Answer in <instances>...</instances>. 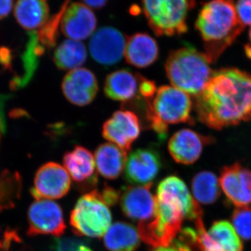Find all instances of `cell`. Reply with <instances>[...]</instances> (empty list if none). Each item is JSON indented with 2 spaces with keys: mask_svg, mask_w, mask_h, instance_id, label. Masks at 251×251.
Masks as SVG:
<instances>
[{
  "mask_svg": "<svg viewBox=\"0 0 251 251\" xmlns=\"http://www.w3.org/2000/svg\"><path fill=\"white\" fill-rule=\"evenodd\" d=\"M198 120L214 129L251 119V74L233 68L213 72L204 90L195 97Z\"/></svg>",
  "mask_w": 251,
  "mask_h": 251,
  "instance_id": "obj_1",
  "label": "cell"
},
{
  "mask_svg": "<svg viewBox=\"0 0 251 251\" xmlns=\"http://www.w3.org/2000/svg\"><path fill=\"white\" fill-rule=\"evenodd\" d=\"M196 27L204 41V53L211 63H214L244 27L238 18L233 1L218 0L202 6Z\"/></svg>",
  "mask_w": 251,
  "mask_h": 251,
  "instance_id": "obj_2",
  "label": "cell"
},
{
  "mask_svg": "<svg viewBox=\"0 0 251 251\" xmlns=\"http://www.w3.org/2000/svg\"><path fill=\"white\" fill-rule=\"evenodd\" d=\"M210 64L204 52L186 46L172 51L165 68L173 87L196 97L212 75Z\"/></svg>",
  "mask_w": 251,
  "mask_h": 251,
  "instance_id": "obj_3",
  "label": "cell"
},
{
  "mask_svg": "<svg viewBox=\"0 0 251 251\" xmlns=\"http://www.w3.org/2000/svg\"><path fill=\"white\" fill-rule=\"evenodd\" d=\"M146 102L147 118L151 128L162 140L166 138L168 125L191 121L193 107L191 97L173 86L160 87L153 100Z\"/></svg>",
  "mask_w": 251,
  "mask_h": 251,
  "instance_id": "obj_4",
  "label": "cell"
},
{
  "mask_svg": "<svg viewBox=\"0 0 251 251\" xmlns=\"http://www.w3.org/2000/svg\"><path fill=\"white\" fill-rule=\"evenodd\" d=\"M175 247L179 251H243L240 237L230 223L216 221L206 231L202 217L196 220V229L181 231Z\"/></svg>",
  "mask_w": 251,
  "mask_h": 251,
  "instance_id": "obj_5",
  "label": "cell"
},
{
  "mask_svg": "<svg viewBox=\"0 0 251 251\" xmlns=\"http://www.w3.org/2000/svg\"><path fill=\"white\" fill-rule=\"evenodd\" d=\"M111 222L109 206L97 189L79 198L70 216L74 233L84 237H103L111 226Z\"/></svg>",
  "mask_w": 251,
  "mask_h": 251,
  "instance_id": "obj_6",
  "label": "cell"
},
{
  "mask_svg": "<svg viewBox=\"0 0 251 251\" xmlns=\"http://www.w3.org/2000/svg\"><path fill=\"white\" fill-rule=\"evenodd\" d=\"M196 2L186 0L143 1L149 25L157 36L181 35L188 30L186 18Z\"/></svg>",
  "mask_w": 251,
  "mask_h": 251,
  "instance_id": "obj_7",
  "label": "cell"
},
{
  "mask_svg": "<svg viewBox=\"0 0 251 251\" xmlns=\"http://www.w3.org/2000/svg\"><path fill=\"white\" fill-rule=\"evenodd\" d=\"M27 235L49 234L60 237L66 225L61 206L50 200H36L28 209Z\"/></svg>",
  "mask_w": 251,
  "mask_h": 251,
  "instance_id": "obj_8",
  "label": "cell"
},
{
  "mask_svg": "<svg viewBox=\"0 0 251 251\" xmlns=\"http://www.w3.org/2000/svg\"><path fill=\"white\" fill-rule=\"evenodd\" d=\"M71 178L64 167L49 162L39 168L34 176L31 193L36 200L59 199L70 190Z\"/></svg>",
  "mask_w": 251,
  "mask_h": 251,
  "instance_id": "obj_9",
  "label": "cell"
},
{
  "mask_svg": "<svg viewBox=\"0 0 251 251\" xmlns=\"http://www.w3.org/2000/svg\"><path fill=\"white\" fill-rule=\"evenodd\" d=\"M126 43L125 35L115 28H100L91 37L89 48L92 58L103 66H111L121 61Z\"/></svg>",
  "mask_w": 251,
  "mask_h": 251,
  "instance_id": "obj_10",
  "label": "cell"
},
{
  "mask_svg": "<svg viewBox=\"0 0 251 251\" xmlns=\"http://www.w3.org/2000/svg\"><path fill=\"white\" fill-rule=\"evenodd\" d=\"M140 130V121L134 112L117 110L104 123L102 135L110 143L127 152L131 148L132 144L138 139Z\"/></svg>",
  "mask_w": 251,
  "mask_h": 251,
  "instance_id": "obj_11",
  "label": "cell"
},
{
  "mask_svg": "<svg viewBox=\"0 0 251 251\" xmlns=\"http://www.w3.org/2000/svg\"><path fill=\"white\" fill-rule=\"evenodd\" d=\"M156 198L171 203L184 213L186 219L196 220L202 217V209L188 191L186 184L176 176H170L158 185Z\"/></svg>",
  "mask_w": 251,
  "mask_h": 251,
  "instance_id": "obj_12",
  "label": "cell"
},
{
  "mask_svg": "<svg viewBox=\"0 0 251 251\" xmlns=\"http://www.w3.org/2000/svg\"><path fill=\"white\" fill-rule=\"evenodd\" d=\"M161 168L159 153L151 149H140L130 153L127 158L125 179L135 186L152 184Z\"/></svg>",
  "mask_w": 251,
  "mask_h": 251,
  "instance_id": "obj_13",
  "label": "cell"
},
{
  "mask_svg": "<svg viewBox=\"0 0 251 251\" xmlns=\"http://www.w3.org/2000/svg\"><path fill=\"white\" fill-rule=\"evenodd\" d=\"M151 184L148 186H128L124 190L120 204L124 214L138 224L153 219L156 212V196L150 191Z\"/></svg>",
  "mask_w": 251,
  "mask_h": 251,
  "instance_id": "obj_14",
  "label": "cell"
},
{
  "mask_svg": "<svg viewBox=\"0 0 251 251\" xmlns=\"http://www.w3.org/2000/svg\"><path fill=\"white\" fill-rule=\"evenodd\" d=\"M219 184L226 197L237 207L251 206V170L237 163L224 167Z\"/></svg>",
  "mask_w": 251,
  "mask_h": 251,
  "instance_id": "obj_15",
  "label": "cell"
},
{
  "mask_svg": "<svg viewBox=\"0 0 251 251\" xmlns=\"http://www.w3.org/2000/svg\"><path fill=\"white\" fill-rule=\"evenodd\" d=\"M63 94L71 103L85 106L93 101L99 90L95 75L85 68L70 71L62 81Z\"/></svg>",
  "mask_w": 251,
  "mask_h": 251,
  "instance_id": "obj_16",
  "label": "cell"
},
{
  "mask_svg": "<svg viewBox=\"0 0 251 251\" xmlns=\"http://www.w3.org/2000/svg\"><path fill=\"white\" fill-rule=\"evenodd\" d=\"M93 11L83 3L68 5L61 20V30L69 39L82 41L90 37L97 27Z\"/></svg>",
  "mask_w": 251,
  "mask_h": 251,
  "instance_id": "obj_17",
  "label": "cell"
},
{
  "mask_svg": "<svg viewBox=\"0 0 251 251\" xmlns=\"http://www.w3.org/2000/svg\"><path fill=\"white\" fill-rule=\"evenodd\" d=\"M211 141V138L185 128L171 137L168 143V150L176 163L192 164L200 158L204 147Z\"/></svg>",
  "mask_w": 251,
  "mask_h": 251,
  "instance_id": "obj_18",
  "label": "cell"
},
{
  "mask_svg": "<svg viewBox=\"0 0 251 251\" xmlns=\"http://www.w3.org/2000/svg\"><path fill=\"white\" fill-rule=\"evenodd\" d=\"M64 168L74 181L80 184H97L96 163L94 156L87 149L76 146L64 154Z\"/></svg>",
  "mask_w": 251,
  "mask_h": 251,
  "instance_id": "obj_19",
  "label": "cell"
},
{
  "mask_svg": "<svg viewBox=\"0 0 251 251\" xmlns=\"http://www.w3.org/2000/svg\"><path fill=\"white\" fill-rule=\"evenodd\" d=\"M159 49L156 40L147 33H136L126 39L125 57L126 62L137 68H146L156 62Z\"/></svg>",
  "mask_w": 251,
  "mask_h": 251,
  "instance_id": "obj_20",
  "label": "cell"
},
{
  "mask_svg": "<svg viewBox=\"0 0 251 251\" xmlns=\"http://www.w3.org/2000/svg\"><path fill=\"white\" fill-rule=\"evenodd\" d=\"M127 152L114 144L100 145L94 153L96 168L105 179H115L125 168Z\"/></svg>",
  "mask_w": 251,
  "mask_h": 251,
  "instance_id": "obj_21",
  "label": "cell"
},
{
  "mask_svg": "<svg viewBox=\"0 0 251 251\" xmlns=\"http://www.w3.org/2000/svg\"><path fill=\"white\" fill-rule=\"evenodd\" d=\"M140 76L125 69L116 71L107 76L104 92L112 100L120 101L131 100L139 90Z\"/></svg>",
  "mask_w": 251,
  "mask_h": 251,
  "instance_id": "obj_22",
  "label": "cell"
},
{
  "mask_svg": "<svg viewBox=\"0 0 251 251\" xmlns=\"http://www.w3.org/2000/svg\"><path fill=\"white\" fill-rule=\"evenodd\" d=\"M14 15L17 22L24 29H41L49 20V5L43 0L18 1L15 5Z\"/></svg>",
  "mask_w": 251,
  "mask_h": 251,
  "instance_id": "obj_23",
  "label": "cell"
},
{
  "mask_svg": "<svg viewBox=\"0 0 251 251\" xmlns=\"http://www.w3.org/2000/svg\"><path fill=\"white\" fill-rule=\"evenodd\" d=\"M104 245L109 251H136L140 237L138 229L129 224H112L103 237Z\"/></svg>",
  "mask_w": 251,
  "mask_h": 251,
  "instance_id": "obj_24",
  "label": "cell"
},
{
  "mask_svg": "<svg viewBox=\"0 0 251 251\" xmlns=\"http://www.w3.org/2000/svg\"><path fill=\"white\" fill-rule=\"evenodd\" d=\"M87 49L81 41L67 39L56 49L54 62L62 70L79 69L87 59Z\"/></svg>",
  "mask_w": 251,
  "mask_h": 251,
  "instance_id": "obj_25",
  "label": "cell"
},
{
  "mask_svg": "<svg viewBox=\"0 0 251 251\" xmlns=\"http://www.w3.org/2000/svg\"><path fill=\"white\" fill-rule=\"evenodd\" d=\"M219 180L214 173L203 171L195 175L191 182L193 198L198 203L210 204L220 196Z\"/></svg>",
  "mask_w": 251,
  "mask_h": 251,
  "instance_id": "obj_26",
  "label": "cell"
},
{
  "mask_svg": "<svg viewBox=\"0 0 251 251\" xmlns=\"http://www.w3.org/2000/svg\"><path fill=\"white\" fill-rule=\"evenodd\" d=\"M68 3L69 2H65L61 8L60 11L54 15L53 17L51 18L49 22L46 23L39 31H37L39 43L45 49H52L55 46L59 23H61L63 14L68 6Z\"/></svg>",
  "mask_w": 251,
  "mask_h": 251,
  "instance_id": "obj_27",
  "label": "cell"
},
{
  "mask_svg": "<svg viewBox=\"0 0 251 251\" xmlns=\"http://www.w3.org/2000/svg\"><path fill=\"white\" fill-rule=\"evenodd\" d=\"M232 224L239 237L251 239V206L237 207L232 216Z\"/></svg>",
  "mask_w": 251,
  "mask_h": 251,
  "instance_id": "obj_28",
  "label": "cell"
},
{
  "mask_svg": "<svg viewBox=\"0 0 251 251\" xmlns=\"http://www.w3.org/2000/svg\"><path fill=\"white\" fill-rule=\"evenodd\" d=\"M236 11L242 25L251 26V0H241L235 5Z\"/></svg>",
  "mask_w": 251,
  "mask_h": 251,
  "instance_id": "obj_29",
  "label": "cell"
},
{
  "mask_svg": "<svg viewBox=\"0 0 251 251\" xmlns=\"http://www.w3.org/2000/svg\"><path fill=\"white\" fill-rule=\"evenodd\" d=\"M157 92L156 84L151 80H149L145 77L140 76L139 84L140 95L145 98V100H152Z\"/></svg>",
  "mask_w": 251,
  "mask_h": 251,
  "instance_id": "obj_30",
  "label": "cell"
},
{
  "mask_svg": "<svg viewBox=\"0 0 251 251\" xmlns=\"http://www.w3.org/2000/svg\"><path fill=\"white\" fill-rule=\"evenodd\" d=\"M100 194H101L104 201L108 206L116 204L119 199V196H120L118 191L114 188L108 187V186H105L103 191L100 192Z\"/></svg>",
  "mask_w": 251,
  "mask_h": 251,
  "instance_id": "obj_31",
  "label": "cell"
},
{
  "mask_svg": "<svg viewBox=\"0 0 251 251\" xmlns=\"http://www.w3.org/2000/svg\"><path fill=\"white\" fill-rule=\"evenodd\" d=\"M14 240H18L17 234L16 232L11 231V232L2 234L0 228V251L9 249Z\"/></svg>",
  "mask_w": 251,
  "mask_h": 251,
  "instance_id": "obj_32",
  "label": "cell"
},
{
  "mask_svg": "<svg viewBox=\"0 0 251 251\" xmlns=\"http://www.w3.org/2000/svg\"><path fill=\"white\" fill-rule=\"evenodd\" d=\"M12 1H0V20L9 15L13 7Z\"/></svg>",
  "mask_w": 251,
  "mask_h": 251,
  "instance_id": "obj_33",
  "label": "cell"
},
{
  "mask_svg": "<svg viewBox=\"0 0 251 251\" xmlns=\"http://www.w3.org/2000/svg\"><path fill=\"white\" fill-rule=\"evenodd\" d=\"M11 52L6 49H0V63L4 67H9L11 65Z\"/></svg>",
  "mask_w": 251,
  "mask_h": 251,
  "instance_id": "obj_34",
  "label": "cell"
},
{
  "mask_svg": "<svg viewBox=\"0 0 251 251\" xmlns=\"http://www.w3.org/2000/svg\"><path fill=\"white\" fill-rule=\"evenodd\" d=\"M55 251H75L77 247H75L74 244L64 241H58L56 244Z\"/></svg>",
  "mask_w": 251,
  "mask_h": 251,
  "instance_id": "obj_35",
  "label": "cell"
},
{
  "mask_svg": "<svg viewBox=\"0 0 251 251\" xmlns=\"http://www.w3.org/2000/svg\"><path fill=\"white\" fill-rule=\"evenodd\" d=\"M82 3L90 9H99L104 7L105 4H107V1H103V0H95V1L88 0V1H84Z\"/></svg>",
  "mask_w": 251,
  "mask_h": 251,
  "instance_id": "obj_36",
  "label": "cell"
},
{
  "mask_svg": "<svg viewBox=\"0 0 251 251\" xmlns=\"http://www.w3.org/2000/svg\"><path fill=\"white\" fill-rule=\"evenodd\" d=\"M249 40H250V43L245 46V52L247 57L251 59V28L249 31Z\"/></svg>",
  "mask_w": 251,
  "mask_h": 251,
  "instance_id": "obj_37",
  "label": "cell"
},
{
  "mask_svg": "<svg viewBox=\"0 0 251 251\" xmlns=\"http://www.w3.org/2000/svg\"><path fill=\"white\" fill-rule=\"evenodd\" d=\"M179 251L176 249V247H175L173 244H172L171 247H161V248H156L154 251Z\"/></svg>",
  "mask_w": 251,
  "mask_h": 251,
  "instance_id": "obj_38",
  "label": "cell"
},
{
  "mask_svg": "<svg viewBox=\"0 0 251 251\" xmlns=\"http://www.w3.org/2000/svg\"><path fill=\"white\" fill-rule=\"evenodd\" d=\"M75 251H92L90 247L85 245L78 246Z\"/></svg>",
  "mask_w": 251,
  "mask_h": 251,
  "instance_id": "obj_39",
  "label": "cell"
},
{
  "mask_svg": "<svg viewBox=\"0 0 251 251\" xmlns=\"http://www.w3.org/2000/svg\"><path fill=\"white\" fill-rule=\"evenodd\" d=\"M4 126H4V124H3L2 122H1V120H0V137H1V130L4 129Z\"/></svg>",
  "mask_w": 251,
  "mask_h": 251,
  "instance_id": "obj_40",
  "label": "cell"
},
{
  "mask_svg": "<svg viewBox=\"0 0 251 251\" xmlns=\"http://www.w3.org/2000/svg\"><path fill=\"white\" fill-rule=\"evenodd\" d=\"M2 207V206H1V204H0V209H1V208Z\"/></svg>",
  "mask_w": 251,
  "mask_h": 251,
  "instance_id": "obj_41",
  "label": "cell"
}]
</instances>
